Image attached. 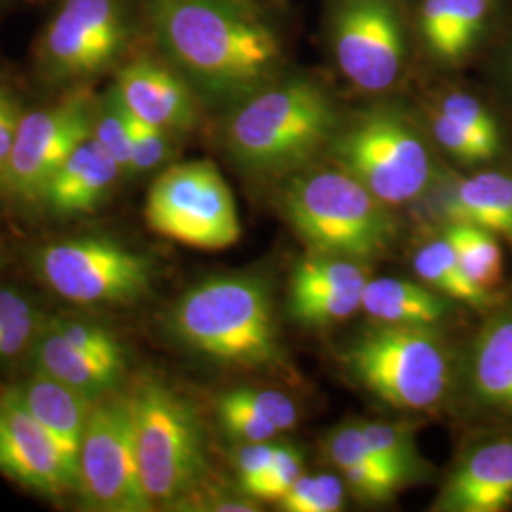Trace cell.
<instances>
[{
    "label": "cell",
    "instance_id": "1",
    "mask_svg": "<svg viewBox=\"0 0 512 512\" xmlns=\"http://www.w3.org/2000/svg\"><path fill=\"white\" fill-rule=\"evenodd\" d=\"M148 21L167 57L217 101H241L283 61L274 27L243 0H150Z\"/></svg>",
    "mask_w": 512,
    "mask_h": 512
},
{
    "label": "cell",
    "instance_id": "2",
    "mask_svg": "<svg viewBox=\"0 0 512 512\" xmlns=\"http://www.w3.org/2000/svg\"><path fill=\"white\" fill-rule=\"evenodd\" d=\"M169 327L186 348L222 365L274 366L283 359L270 287L255 275H215L177 300Z\"/></svg>",
    "mask_w": 512,
    "mask_h": 512
},
{
    "label": "cell",
    "instance_id": "3",
    "mask_svg": "<svg viewBox=\"0 0 512 512\" xmlns=\"http://www.w3.org/2000/svg\"><path fill=\"white\" fill-rule=\"evenodd\" d=\"M336 107L311 80L268 84L239 101L226 124V147L234 162L255 175H281L332 143Z\"/></svg>",
    "mask_w": 512,
    "mask_h": 512
},
{
    "label": "cell",
    "instance_id": "4",
    "mask_svg": "<svg viewBox=\"0 0 512 512\" xmlns=\"http://www.w3.org/2000/svg\"><path fill=\"white\" fill-rule=\"evenodd\" d=\"M281 205L294 232L315 255L366 262L385 255L399 234L391 207L344 169L296 175Z\"/></svg>",
    "mask_w": 512,
    "mask_h": 512
},
{
    "label": "cell",
    "instance_id": "5",
    "mask_svg": "<svg viewBox=\"0 0 512 512\" xmlns=\"http://www.w3.org/2000/svg\"><path fill=\"white\" fill-rule=\"evenodd\" d=\"M129 399L148 501L152 507L181 503L209 471L202 421L192 404L152 376L133 385Z\"/></svg>",
    "mask_w": 512,
    "mask_h": 512
},
{
    "label": "cell",
    "instance_id": "6",
    "mask_svg": "<svg viewBox=\"0 0 512 512\" xmlns=\"http://www.w3.org/2000/svg\"><path fill=\"white\" fill-rule=\"evenodd\" d=\"M349 374L380 401L429 410L446 397L452 365L435 327L374 323L344 351Z\"/></svg>",
    "mask_w": 512,
    "mask_h": 512
},
{
    "label": "cell",
    "instance_id": "7",
    "mask_svg": "<svg viewBox=\"0 0 512 512\" xmlns=\"http://www.w3.org/2000/svg\"><path fill=\"white\" fill-rule=\"evenodd\" d=\"M330 152L340 169L389 207L420 200L435 183L429 147L410 122L391 110L368 112L336 133Z\"/></svg>",
    "mask_w": 512,
    "mask_h": 512
},
{
    "label": "cell",
    "instance_id": "8",
    "mask_svg": "<svg viewBox=\"0 0 512 512\" xmlns=\"http://www.w3.org/2000/svg\"><path fill=\"white\" fill-rule=\"evenodd\" d=\"M148 228L192 249L222 251L238 243L241 222L234 194L207 160L171 165L148 190Z\"/></svg>",
    "mask_w": 512,
    "mask_h": 512
},
{
    "label": "cell",
    "instance_id": "9",
    "mask_svg": "<svg viewBox=\"0 0 512 512\" xmlns=\"http://www.w3.org/2000/svg\"><path fill=\"white\" fill-rule=\"evenodd\" d=\"M35 268L59 298L78 306H126L150 291L154 268L116 239H61L38 249Z\"/></svg>",
    "mask_w": 512,
    "mask_h": 512
},
{
    "label": "cell",
    "instance_id": "10",
    "mask_svg": "<svg viewBox=\"0 0 512 512\" xmlns=\"http://www.w3.org/2000/svg\"><path fill=\"white\" fill-rule=\"evenodd\" d=\"M76 490L90 511L148 512L135 444L129 393H107L93 401L80 446Z\"/></svg>",
    "mask_w": 512,
    "mask_h": 512
},
{
    "label": "cell",
    "instance_id": "11",
    "mask_svg": "<svg viewBox=\"0 0 512 512\" xmlns=\"http://www.w3.org/2000/svg\"><path fill=\"white\" fill-rule=\"evenodd\" d=\"M126 0H63L37 42L40 74L84 82L110 69L128 46Z\"/></svg>",
    "mask_w": 512,
    "mask_h": 512
},
{
    "label": "cell",
    "instance_id": "12",
    "mask_svg": "<svg viewBox=\"0 0 512 512\" xmlns=\"http://www.w3.org/2000/svg\"><path fill=\"white\" fill-rule=\"evenodd\" d=\"M97 97L76 88L54 105L23 112L2 192L23 203L42 202L55 171L93 135Z\"/></svg>",
    "mask_w": 512,
    "mask_h": 512
},
{
    "label": "cell",
    "instance_id": "13",
    "mask_svg": "<svg viewBox=\"0 0 512 512\" xmlns=\"http://www.w3.org/2000/svg\"><path fill=\"white\" fill-rule=\"evenodd\" d=\"M330 50L349 82L368 93L393 88L406 63V35L397 0H336Z\"/></svg>",
    "mask_w": 512,
    "mask_h": 512
},
{
    "label": "cell",
    "instance_id": "14",
    "mask_svg": "<svg viewBox=\"0 0 512 512\" xmlns=\"http://www.w3.org/2000/svg\"><path fill=\"white\" fill-rule=\"evenodd\" d=\"M0 475L48 497L76 490V478L54 439L21 403L16 389L0 395Z\"/></svg>",
    "mask_w": 512,
    "mask_h": 512
},
{
    "label": "cell",
    "instance_id": "15",
    "mask_svg": "<svg viewBox=\"0 0 512 512\" xmlns=\"http://www.w3.org/2000/svg\"><path fill=\"white\" fill-rule=\"evenodd\" d=\"M112 90L131 116L181 133L198 122V103L190 84L181 74L150 57H139L124 65Z\"/></svg>",
    "mask_w": 512,
    "mask_h": 512
},
{
    "label": "cell",
    "instance_id": "16",
    "mask_svg": "<svg viewBox=\"0 0 512 512\" xmlns=\"http://www.w3.org/2000/svg\"><path fill=\"white\" fill-rule=\"evenodd\" d=\"M512 505V437L473 446L446 478L435 511L503 512Z\"/></svg>",
    "mask_w": 512,
    "mask_h": 512
},
{
    "label": "cell",
    "instance_id": "17",
    "mask_svg": "<svg viewBox=\"0 0 512 512\" xmlns=\"http://www.w3.org/2000/svg\"><path fill=\"white\" fill-rule=\"evenodd\" d=\"M122 169L109 152L90 137L74 148L44 190L42 202L55 217L92 213L107 200Z\"/></svg>",
    "mask_w": 512,
    "mask_h": 512
},
{
    "label": "cell",
    "instance_id": "18",
    "mask_svg": "<svg viewBox=\"0 0 512 512\" xmlns=\"http://www.w3.org/2000/svg\"><path fill=\"white\" fill-rule=\"evenodd\" d=\"M433 213L448 222H467L512 241V177L476 173L442 184L433 194Z\"/></svg>",
    "mask_w": 512,
    "mask_h": 512
},
{
    "label": "cell",
    "instance_id": "19",
    "mask_svg": "<svg viewBox=\"0 0 512 512\" xmlns=\"http://www.w3.org/2000/svg\"><path fill=\"white\" fill-rule=\"evenodd\" d=\"M14 389L21 403L54 439L55 446L76 478L80 446L90 420L93 399L38 372Z\"/></svg>",
    "mask_w": 512,
    "mask_h": 512
},
{
    "label": "cell",
    "instance_id": "20",
    "mask_svg": "<svg viewBox=\"0 0 512 512\" xmlns=\"http://www.w3.org/2000/svg\"><path fill=\"white\" fill-rule=\"evenodd\" d=\"M33 361L38 374L69 385L93 401L110 393L126 370V363L101 359L74 348L48 323H42L33 342Z\"/></svg>",
    "mask_w": 512,
    "mask_h": 512
},
{
    "label": "cell",
    "instance_id": "21",
    "mask_svg": "<svg viewBox=\"0 0 512 512\" xmlns=\"http://www.w3.org/2000/svg\"><path fill=\"white\" fill-rule=\"evenodd\" d=\"M469 389L482 408L512 414V311L495 315L478 332L469 359Z\"/></svg>",
    "mask_w": 512,
    "mask_h": 512
},
{
    "label": "cell",
    "instance_id": "22",
    "mask_svg": "<svg viewBox=\"0 0 512 512\" xmlns=\"http://www.w3.org/2000/svg\"><path fill=\"white\" fill-rule=\"evenodd\" d=\"M448 296L401 277L368 279L361 310L374 321L406 327H437L450 315Z\"/></svg>",
    "mask_w": 512,
    "mask_h": 512
},
{
    "label": "cell",
    "instance_id": "23",
    "mask_svg": "<svg viewBox=\"0 0 512 512\" xmlns=\"http://www.w3.org/2000/svg\"><path fill=\"white\" fill-rule=\"evenodd\" d=\"M490 14V0H421L420 31L442 63H458L471 52Z\"/></svg>",
    "mask_w": 512,
    "mask_h": 512
},
{
    "label": "cell",
    "instance_id": "24",
    "mask_svg": "<svg viewBox=\"0 0 512 512\" xmlns=\"http://www.w3.org/2000/svg\"><path fill=\"white\" fill-rule=\"evenodd\" d=\"M440 234L450 241L465 277L482 293L492 294L503 281V251L494 232L467 224L448 222Z\"/></svg>",
    "mask_w": 512,
    "mask_h": 512
},
{
    "label": "cell",
    "instance_id": "25",
    "mask_svg": "<svg viewBox=\"0 0 512 512\" xmlns=\"http://www.w3.org/2000/svg\"><path fill=\"white\" fill-rule=\"evenodd\" d=\"M416 274L431 289L473 306H482L490 302V294L482 293L465 277L458 256L450 241L440 234L439 238L425 243L414 258Z\"/></svg>",
    "mask_w": 512,
    "mask_h": 512
},
{
    "label": "cell",
    "instance_id": "26",
    "mask_svg": "<svg viewBox=\"0 0 512 512\" xmlns=\"http://www.w3.org/2000/svg\"><path fill=\"white\" fill-rule=\"evenodd\" d=\"M365 289V287H363ZM363 289L313 287L289 291V313L304 327H327L361 310Z\"/></svg>",
    "mask_w": 512,
    "mask_h": 512
},
{
    "label": "cell",
    "instance_id": "27",
    "mask_svg": "<svg viewBox=\"0 0 512 512\" xmlns=\"http://www.w3.org/2000/svg\"><path fill=\"white\" fill-rule=\"evenodd\" d=\"M361 427L374 456L404 484L425 475V463L408 427L389 421H361Z\"/></svg>",
    "mask_w": 512,
    "mask_h": 512
},
{
    "label": "cell",
    "instance_id": "28",
    "mask_svg": "<svg viewBox=\"0 0 512 512\" xmlns=\"http://www.w3.org/2000/svg\"><path fill=\"white\" fill-rule=\"evenodd\" d=\"M42 319L35 304L16 289L0 287V363L33 346Z\"/></svg>",
    "mask_w": 512,
    "mask_h": 512
},
{
    "label": "cell",
    "instance_id": "29",
    "mask_svg": "<svg viewBox=\"0 0 512 512\" xmlns=\"http://www.w3.org/2000/svg\"><path fill=\"white\" fill-rule=\"evenodd\" d=\"M93 139L105 148L110 158L120 165L124 175H131V122L129 112L110 88L107 95L97 99Z\"/></svg>",
    "mask_w": 512,
    "mask_h": 512
},
{
    "label": "cell",
    "instance_id": "30",
    "mask_svg": "<svg viewBox=\"0 0 512 512\" xmlns=\"http://www.w3.org/2000/svg\"><path fill=\"white\" fill-rule=\"evenodd\" d=\"M346 497L344 478L330 473L302 475L277 505L285 512H336Z\"/></svg>",
    "mask_w": 512,
    "mask_h": 512
},
{
    "label": "cell",
    "instance_id": "31",
    "mask_svg": "<svg viewBox=\"0 0 512 512\" xmlns=\"http://www.w3.org/2000/svg\"><path fill=\"white\" fill-rule=\"evenodd\" d=\"M48 327L54 329L59 336H63L69 344H73L74 348L88 351L90 355L101 357V359L126 363V353L118 336L107 327H101L93 321L65 319V317L48 321Z\"/></svg>",
    "mask_w": 512,
    "mask_h": 512
},
{
    "label": "cell",
    "instance_id": "32",
    "mask_svg": "<svg viewBox=\"0 0 512 512\" xmlns=\"http://www.w3.org/2000/svg\"><path fill=\"white\" fill-rule=\"evenodd\" d=\"M304 475L302 452L294 446L279 444L274 463L270 469L247 486L243 492L260 503H277L293 488L294 482Z\"/></svg>",
    "mask_w": 512,
    "mask_h": 512
},
{
    "label": "cell",
    "instance_id": "33",
    "mask_svg": "<svg viewBox=\"0 0 512 512\" xmlns=\"http://www.w3.org/2000/svg\"><path fill=\"white\" fill-rule=\"evenodd\" d=\"M433 135L450 156L465 164H482L492 160L499 152V145L492 143L469 129L461 128L442 112L433 114Z\"/></svg>",
    "mask_w": 512,
    "mask_h": 512
},
{
    "label": "cell",
    "instance_id": "34",
    "mask_svg": "<svg viewBox=\"0 0 512 512\" xmlns=\"http://www.w3.org/2000/svg\"><path fill=\"white\" fill-rule=\"evenodd\" d=\"M217 412L224 431L241 442H264L274 440L279 435L274 425L264 420L236 391L224 393L220 397Z\"/></svg>",
    "mask_w": 512,
    "mask_h": 512
},
{
    "label": "cell",
    "instance_id": "35",
    "mask_svg": "<svg viewBox=\"0 0 512 512\" xmlns=\"http://www.w3.org/2000/svg\"><path fill=\"white\" fill-rule=\"evenodd\" d=\"M131 122V175L158 169L169 158L171 133L129 114Z\"/></svg>",
    "mask_w": 512,
    "mask_h": 512
},
{
    "label": "cell",
    "instance_id": "36",
    "mask_svg": "<svg viewBox=\"0 0 512 512\" xmlns=\"http://www.w3.org/2000/svg\"><path fill=\"white\" fill-rule=\"evenodd\" d=\"M439 112L454 120L461 128L501 145V133L490 110L469 93L454 92L440 101Z\"/></svg>",
    "mask_w": 512,
    "mask_h": 512
},
{
    "label": "cell",
    "instance_id": "37",
    "mask_svg": "<svg viewBox=\"0 0 512 512\" xmlns=\"http://www.w3.org/2000/svg\"><path fill=\"white\" fill-rule=\"evenodd\" d=\"M245 403L251 404L266 421H270L279 433L291 431L298 423V408L293 399L285 393L272 389H236Z\"/></svg>",
    "mask_w": 512,
    "mask_h": 512
},
{
    "label": "cell",
    "instance_id": "38",
    "mask_svg": "<svg viewBox=\"0 0 512 512\" xmlns=\"http://www.w3.org/2000/svg\"><path fill=\"white\" fill-rule=\"evenodd\" d=\"M277 450H279V444L274 440L241 442V446L236 452V458H234L241 490L251 486L255 480H258L270 469V465L274 463Z\"/></svg>",
    "mask_w": 512,
    "mask_h": 512
},
{
    "label": "cell",
    "instance_id": "39",
    "mask_svg": "<svg viewBox=\"0 0 512 512\" xmlns=\"http://www.w3.org/2000/svg\"><path fill=\"white\" fill-rule=\"evenodd\" d=\"M21 116H23V109H21L18 95L0 86V192L6 179L12 148L16 143Z\"/></svg>",
    "mask_w": 512,
    "mask_h": 512
},
{
    "label": "cell",
    "instance_id": "40",
    "mask_svg": "<svg viewBox=\"0 0 512 512\" xmlns=\"http://www.w3.org/2000/svg\"><path fill=\"white\" fill-rule=\"evenodd\" d=\"M4 2H6V0H0V6H2V4H4Z\"/></svg>",
    "mask_w": 512,
    "mask_h": 512
}]
</instances>
